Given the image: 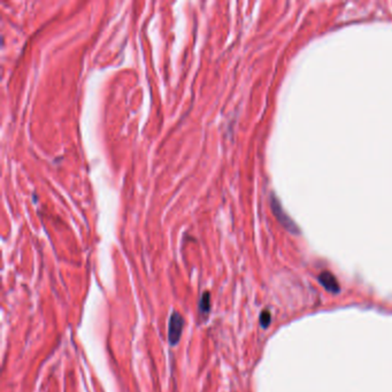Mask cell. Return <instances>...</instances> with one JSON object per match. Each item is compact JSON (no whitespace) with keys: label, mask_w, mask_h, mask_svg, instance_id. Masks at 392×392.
<instances>
[{"label":"cell","mask_w":392,"mask_h":392,"mask_svg":"<svg viewBox=\"0 0 392 392\" xmlns=\"http://www.w3.org/2000/svg\"><path fill=\"white\" fill-rule=\"evenodd\" d=\"M183 324H184V320H183L182 315L179 313L174 312L170 315L168 324V340L170 345H176L178 340L181 339Z\"/></svg>","instance_id":"6da1fadb"},{"label":"cell","mask_w":392,"mask_h":392,"mask_svg":"<svg viewBox=\"0 0 392 392\" xmlns=\"http://www.w3.org/2000/svg\"><path fill=\"white\" fill-rule=\"evenodd\" d=\"M319 280H320V283L328 291H330V292H338L339 291V284H338L337 278L331 273H329V271L321 273L320 276H319Z\"/></svg>","instance_id":"7a4b0ae2"},{"label":"cell","mask_w":392,"mask_h":392,"mask_svg":"<svg viewBox=\"0 0 392 392\" xmlns=\"http://www.w3.org/2000/svg\"><path fill=\"white\" fill-rule=\"evenodd\" d=\"M273 208L275 211V214H276V216L278 217V220L281 221V222L283 223V226L287 228V229L290 230V232H296L297 230V227L296 224L291 221L289 217H287V215L284 213L282 207L280 206V205L277 204V201H274L273 202Z\"/></svg>","instance_id":"3957f363"},{"label":"cell","mask_w":392,"mask_h":392,"mask_svg":"<svg viewBox=\"0 0 392 392\" xmlns=\"http://www.w3.org/2000/svg\"><path fill=\"white\" fill-rule=\"evenodd\" d=\"M199 308H200V312L204 313V314H207L210 312L211 308V295L210 292H204L202 293L200 302H199Z\"/></svg>","instance_id":"277c9868"},{"label":"cell","mask_w":392,"mask_h":392,"mask_svg":"<svg viewBox=\"0 0 392 392\" xmlns=\"http://www.w3.org/2000/svg\"><path fill=\"white\" fill-rule=\"evenodd\" d=\"M269 323H270V314H269V312H267V311L262 312L261 315H260V324L264 328H267L268 325H269Z\"/></svg>","instance_id":"5b68a950"}]
</instances>
